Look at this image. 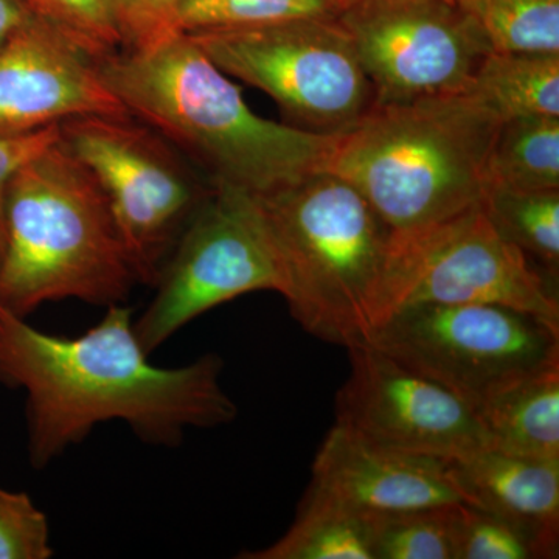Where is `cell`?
Here are the masks:
<instances>
[{
    "label": "cell",
    "mask_w": 559,
    "mask_h": 559,
    "mask_svg": "<svg viewBox=\"0 0 559 559\" xmlns=\"http://www.w3.org/2000/svg\"><path fill=\"white\" fill-rule=\"evenodd\" d=\"M148 358L124 304L106 307L79 337L51 336L0 305V384L27 395L33 468H46L100 423L120 419L145 443L178 447L187 429L237 418L218 355L173 369Z\"/></svg>",
    "instance_id": "cell-1"
},
{
    "label": "cell",
    "mask_w": 559,
    "mask_h": 559,
    "mask_svg": "<svg viewBox=\"0 0 559 559\" xmlns=\"http://www.w3.org/2000/svg\"><path fill=\"white\" fill-rule=\"evenodd\" d=\"M95 66L128 112L160 132L212 186L270 193L323 170L336 142L257 116L187 33Z\"/></svg>",
    "instance_id": "cell-2"
},
{
    "label": "cell",
    "mask_w": 559,
    "mask_h": 559,
    "mask_svg": "<svg viewBox=\"0 0 559 559\" xmlns=\"http://www.w3.org/2000/svg\"><path fill=\"white\" fill-rule=\"evenodd\" d=\"M499 117L469 91L374 105L337 135L323 170L347 180L404 234L476 207Z\"/></svg>",
    "instance_id": "cell-3"
},
{
    "label": "cell",
    "mask_w": 559,
    "mask_h": 559,
    "mask_svg": "<svg viewBox=\"0 0 559 559\" xmlns=\"http://www.w3.org/2000/svg\"><path fill=\"white\" fill-rule=\"evenodd\" d=\"M5 231L0 305L21 318L47 301L124 304L139 283L105 193L60 139L11 178Z\"/></svg>",
    "instance_id": "cell-4"
},
{
    "label": "cell",
    "mask_w": 559,
    "mask_h": 559,
    "mask_svg": "<svg viewBox=\"0 0 559 559\" xmlns=\"http://www.w3.org/2000/svg\"><path fill=\"white\" fill-rule=\"evenodd\" d=\"M290 314L330 344L369 341L396 231L347 180L320 170L252 194Z\"/></svg>",
    "instance_id": "cell-5"
},
{
    "label": "cell",
    "mask_w": 559,
    "mask_h": 559,
    "mask_svg": "<svg viewBox=\"0 0 559 559\" xmlns=\"http://www.w3.org/2000/svg\"><path fill=\"white\" fill-rule=\"evenodd\" d=\"M60 140L105 193L139 282L154 285L212 183L132 116L75 117L62 121Z\"/></svg>",
    "instance_id": "cell-6"
},
{
    "label": "cell",
    "mask_w": 559,
    "mask_h": 559,
    "mask_svg": "<svg viewBox=\"0 0 559 559\" xmlns=\"http://www.w3.org/2000/svg\"><path fill=\"white\" fill-rule=\"evenodd\" d=\"M187 35L227 75L270 95L301 131L337 138L377 105L336 16Z\"/></svg>",
    "instance_id": "cell-7"
},
{
    "label": "cell",
    "mask_w": 559,
    "mask_h": 559,
    "mask_svg": "<svg viewBox=\"0 0 559 559\" xmlns=\"http://www.w3.org/2000/svg\"><path fill=\"white\" fill-rule=\"evenodd\" d=\"M466 304L513 308L559 329L554 280L496 230L481 204L423 229L396 231L370 336L404 308Z\"/></svg>",
    "instance_id": "cell-8"
},
{
    "label": "cell",
    "mask_w": 559,
    "mask_h": 559,
    "mask_svg": "<svg viewBox=\"0 0 559 559\" xmlns=\"http://www.w3.org/2000/svg\"><path fill=\"white\" fill-rule=\"evenodd\" d=\"M367 344L450 389L476 412L499 390L559 366V329L499 305L404 308Z\"/></svg>",
    "instance_id": "cell-9"
},
{
    "label": "cell",
    "mask_w": 559,
    "mask_h": 559,
    "mask_svg": "<svg viewBox=\"0 0 559 559\" xmlns=\"http://www.w3.org/2000/svg\"><path fill=\"white\" fill-rule=\"evenodd\" d=\"M153 286L156 296L134 320L148 355L219 305L257 290L280 294L277 261L252 194L213 186Z\"/></svg>",
    "instance_id": "cell-10"
},
{
    "label": "cell",
    "mask_w": 559,
    "mask_h": 559,
    "mask_svg": "<svg viewBox=\"0 0 559 559\" xmlns=\"http://www.w3.org/2000/svg\"><path fill=\"white\" fill-rule=\"evenodd\" d=\"M336 20L377 105L466 92L492 51L454 0H345Z\"/></svg>",
    "instance_id": "cell-11"
},
{
    "label": "cell",
    "mask_w": 559,
    "mask_h": 559,
    "mask_svg": "<svg viewBox=\"0 0 559 559\" xmlns=\"http://www.w3.org/2000/svg\"><path fill=\"white\" fill-rule=\"evenodd\" d=\"M347 349L336 425L377 447L444 462L489 447L476 409L450 389L367 342Z\"/></svg>",
    "instance_id": "cell-12"
},
{
    "label": "cell",
    "mask_w": 559,
    "mask_h": 559,
    "mask_svg": "<svg viewBox=\"0 0 559 559\" xmlns=\"http://www.w3.org/2000/svg\"><path fill=\"white\" fill-rule=\"evenodd\" d=\"M83 116H131L97 66L36 14L0 46V139H20Z\"/></svg>",
    "instance_id": "cell-13"
},
{
    "label": "cell",
    "mask_w": 559,
    "mask_h": 559,
    "mask_svg": "<svg viewBox=\"0 0 559 559\" xmlns=\"http://www.w3.org/2000/svg\"><path fill=\"white\" fill-rule=\"evenodd\" d=\"M308 491L371 514L463 503L444 460L377 447L340 425L320 444Z\"/></svg>",
    "instance_id": "cell-14"
},
{
    "label": "cell",
    "mask_w": 559,
    "mask_h": 559,
    "mask_svg": "<svg viewBox=\"0 0 559 559\" xmlns=\"http://www.w3.org/2000/svg\"><path fill=\"white\" fill-rule=\"evenodd\" d=\"M448 471L463 503L527 532L540 558L558 557L559 460L522 457L488 447L450 460Z\"/></svg>",
    "instance_id": "cell-15"
},
{
    "label": "cell",
    "mask_w": 559,
    "mask_h": 559,
    "mask_svg": "<svg viewBox=\"0 0 559 559\" xmlns=\"http://www.w3.org/2000/svg\"><path fill=\"white\" fill-rule=\"evenodd\" d=\"M489 448L559 460V366L535 371L499 390L477 409Z\"/></svg>",
    "instance_id": "cell-16"
},
{
    "label": "cell",
    "mask_w": 559,
    "mask_h": 559,
    "mask_svg": "<svg viewBox=\"0 0 559 559\" xmlns=\"http://www.w3.org/2000/svg\"><path fill=\"white\" fill-rule=\"evenodd\" d=\"M241 559H374L373 514L308 491L288 532Z\"/></svg>",
    "instance_id": "cell-17"
},
{
    "label": "cell",
    "mask_w": 559,
    "mask_h": 559,
    "mask_svg": "<svg viewBox=\"0 0 559 559\" xmlns=\"http://www.w3.org/2000/svg\"><path fill=\"white\" fill-rule=\"evenodd\" d=\"M468 91L500 121L559 117V53L491 51Z\"/></svg>",
    "instance_id": "cell-18"
},
{
    "label": "cell",
    "mask_w": 559,
    "mask_h": 559,
    "mask_svg": "<svg viewBox=\"0 0 559 559\" xmlns=\"http://www.w3.org/2000/svg\"><path fill=\"white\" fill-rule=\"evenodd\" d=\"M485 178L487 190H559V117L502 121Z\"/></svg>",
    "instance_id": "cell-19"
},
{
    "label": "cell",
    "mask_w": 559,
    "mask_h": 559,
    "mask_svg": "<svg viewBox=\"0 0 559 559\" xmlns=\"http://www.w3.org/2000/svg\"><path fill=\"white\" fill-rule=\"evenodd\" d=\"M481 205L496 230L543 274L557 282L559 190L488 189Z\"/></svg>",
    "instance_id": "cell-20"
},
{
    "label": "cell",
    "mask_w": 559,
    "mask_h": 559,
    "mask_svg": "<svg viewBox=\"0 0 559 559\" xmlns=\"http://www.w3.org/2000/svg\"><path fill=\"white\" fill-rule=\"evenodd\" d=\"M492 51L559 53V0H454Z\"/></svg>",
    "instance_id": "cell-21"
},
{
    "label": "cell",
    "mask_w": 559,
    "mask_h": 559,
    "mask_svg": "<svg viewBox=\"0 0 559 559\" xmlns=\"http://www.w3.org/2000/svg\"><path fill=\"white\" fill-rule=\"evenodd\" d=\"M460 506L373 514L374 559H457Z\"/></svg>",
    "instance_id": "cell-22"
},
{
    "label": "cell",
    "mask_w": 559,
    "mask_h": 559,
    "mask_svg": "<svg viewBox=\"0 0 559 559\" xmlns=\"http://www.w3.org/2000/svg\"><path fill=\"white\" fill-rule=\"evenodd\" d=\"M345 0H179L182 33L224 31L277 22L333 17Z\"/></svg>",
    "instance_id": "cell-23"
},
{
    "label": "cell",
    "mask_w": 559,
    "mask_h": 559,
    "mask_svg": "<svg viewBox=\"0 0 559 559\" xmlns=\"http://www.w3.org/2000/svg\"><path fill=\"white\" fill-rule=\"evenodd\" d=\"M46 17L92 61L98 62L121 50V38L112 0H32Z\"/></svg>",
    "instance_id": "cell-24"
},
{
    "label": "cell",
    "mask_w": 559,
    "mask_h": 559,
    "mask_svg": "<svg viewBox=\"0 0 559 559\" xmlns=\"http://www.w3.org/2000/svg\"><path fill=\"white\" fill-rule=\"evenodd\" d=\"M540 558L535 540L513 522L462 503L457 518V559Z\"/></svg>",
    "instance_id": "cell-25"
},
{
    "label": "cell",
    "mask_w": 559,
    "mask_h": 559,
    "mask_svg": "<svg viewBox=\"0 0 559 559\" xmlns=\"http://www.w3.org/2000/svg\"><path fill=\"white\" fill-rule=\"evenodd\" d=\"M53 557L46 514L27 492L0 487V559Z\"/></svg>",
    "instance_id": "cell-26"
},
{
    "label": "cell",
    "mask_w": 559,
    "mask_h": 559,
    "mask_svg": "<svg viewBox=\"0 0 559 559\" xmlns=\"http://www.w3.org/2000/svg\"><path fill=\"white\" fill-rule=\"evenodd\" d=\"M179 0H112L121 50H146L171 38L178 28Z\"/></svg>",
    "instance_id": "cell-27"
},
{
    "label": "cell",
    "mask_w": 559,
    "mask_h": 559,
    "mask_svg": "<svg viewBox=\"0 0 559 559\" xmlns=\"http://www.w3.org/2000/svg\"><path fill=\"white\" fill-rule=\"evenodd\" d=\"M60 139V124L20 139H0V259L5 249V197L14 173Z\"/></svg>",
    "instance_id": "cell-28"
},
{
    "label": "cell",
    "mask_w": 559,
    "mask_h": 559,
    "mask_svg": "<svg viewBox=\"0 0 559 559\" xmlns=\"http://www.w3.org/2000/svg\"><path fill=\"white\" fill-rule=\"evenodd\" d=\"M36 14L28 0H0V46Z\"/></svg>",
    "instance_id": "cell-29"
},
{
    "label": "cell",
    "mask_w": 559,
    "mask_h": 559,
    "mask_svg": "<svg viewBox=\"0 0 559 559\" xmlns=\"http://www.w3.org/2000/svg\"><path fill=\"white\" fill-rule=\"evenodd\" d=\"M28 2H31V5L33 7V2H32V0H28ZM33 9H35V7H33Z\"/></svg>",
    "instance_id": "cell-30"
}]
</instances>
